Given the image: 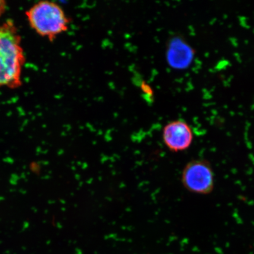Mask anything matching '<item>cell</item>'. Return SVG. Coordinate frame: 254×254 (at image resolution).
Segmentation results:
<instances>
[{
  "mask_svg": "<svg viewBox=\"0 0 254 254\" xmlns=\"http://www.w3.org/2000/svg\"><path fill=\"white\" fill-rule=\"evenodd\" d=\"M25 56L21 37L11 20L0 24V88L17 89L22 85Z\"/></svg>",
  "mask_w": 254,
  "mask_h": 254,
  "instance_id": "1",
  "label": "cell"
},
{
  "mask_svg": "<svg viewBox=\"0 0 254 254\" xmlns=\"http://www.w3.org/2000/svg\"><path fill=\"white\" fill-rule=\"evenodd\" d=\"M25 15L32 29L50 42L67 31L70 24V19L63 8L53 1L38 2L28 9Z\"/></svg>",
  "mask_w": 254,
  "mask_h": 254,
  "instance_id": "2",
  "label": "cell"
},
{
  "mask_svg": "<svg viewBox=\"0 0 254 254\" xmlns=\"http://www.w3.org/2000/svg\"><path fill=\"white\" fill-rule=\"evenodd\" d=\"M182 182L190 192L208 194L214 187V174L211 164L205 160L190 161L184 168Z\"/></svg>",
  "mask_w": 254,
  "mask_h": 254,
  "instance_id": "3",
  "label": "cell"
},
{
  "mask_svg": "<svg viewBox=\"0 0 254 254\" xmlns=\"http://www.w3.org/2000/svg\"><path fill=\"white\" fill-rule=\"evenodd\" d=\"M162 138L171 152L186 151L191 145L193 134L191 127L183 120H174L167 124L162 131Z\"/></svg>",
  "mask_w": 254,
  "mask_h": 254,
  "instance_id": "4",
  "label": "cell"
},
{
  "mask_svg": "<svg viewBox=\"0 0 254 254\" xmlns=\"http://www.w3.org/2000/svg\"><path fill=\"white\" fill-rule=\"evenodd\" d=\"M7 2L4 0H0V18L4 13L7 8Z\"/></svg>",
  "mask_w": 254,
  "mask_h": 254,
  "instance_id": "5",
  "label": "cell"
}]
</instances>
